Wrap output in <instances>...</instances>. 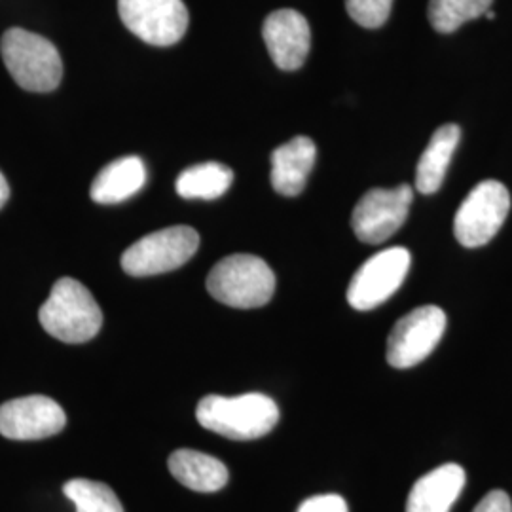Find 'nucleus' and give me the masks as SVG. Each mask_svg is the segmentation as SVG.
<instances>
[{
	"label": "nucleus",
	"instance_id": "nucleus-14",
	"mask_svg": "<svg viewBox=\"0 0 512 512\" xmlns=\"http://www.w3.org/2000/svg\"><path fill=\"white\" fill-rule=\"evenodd\" d=\"M317 148L310 137H294L272 152V186L281 196H298L306 188Z\"/></svg>",
	"mask_w": 512,
	"mask_h": 512
},
{
	"label": "nucleus",
	"instance_id": "nucleus-13",
	"mask_svg": "<svg viewBox=\"0 0 512 512\" xmlns=\"http://www.w3.org/2000/svg\"><path fill=\"white\" fill-rule=\"evenodd\" d=\"M465 480V471L458 463L440 465L412 486L406 512H450L465 488Z\"/></svg>",
	"mask_w": 512,
	"mask_h": 512
},
{
	"label": "nucleus",
	"instance_id": "nucleus-12",
	"mask_svg": "<svg viewBox=\"0 0 512 512\" xmlns=\"http://www.w3.org/2000/svg\"><path fill=\"white\" fill-rule=\"evenodd\" d=\"M262 37L272 61L281 71L300 69L310 54V23L291 8L272 12L264 21Z\"/></svg>",
	"mask_w": 512,
	"mask_h": 512
},
{
	"label": "nucleus",
	"instance_id": "nucleus-11",
	"mask_svg": "<svg viewBox=\"0 0 512 512\" xmlns=\"http://www.w3.org/2000/svg\"><path fill=\"white\" fill-rule=\"evenodd\" d=\"M67 425L63 408L44 395L12 399L0 406V435L10 440L54 437Z\"/></svg>",
	"mask_w": 512,
	"mask_h": 512
},
{
	"label": "nucleus",
	"instance_id": "nucleus-8",
	"mask_svg": "<svg viewBox=\"0 0 512 512\" xmlns=\"http://www.w3.org/2000/svg\"><path fill=\"white\" fill-rule=\"evenodd\" d=\"M446 330V313L439 306H421L395 323L387 338V363L412 368L439 346Z\"/></svg>",
	"mask_w": 512,
	"mask_h": 512
},
{
	"label": "nucleus",
	"instance_id": "nucleus-25",
	"mask_svg": "<svg viewBox=\"0 0 512 512\" xmlns=\"http://www.w3.org/2000/svg\"><path fill=\"white\" fill-rule=\"evenodd\" d=\"M484 16H486V18L488 19H495V12H492V10H488V12L484 14Z\"/></svg>",
	"mask_w": 512,
	"mask_h": 512
},
{
	"label": "nucleus",
	"instance_id": "nucleus-22",
	"mask_svg": "<svg viewBox=\"0 0 512 512\" xmlns=\"http://www.w3.org/2000/svg\"><path fill=\"white\" fill-rule=\"evenodd\" d=\"M296 512H349L348 503L342 495H313L302 501Z\"/></svg>",
	"mask_w": 512,
	"mask_h": 512
},
{
	"label": "nucleus",
	"instance_id": "nucleus-10",
	"mask_svg": "<svg viewBox=\"0 0 512 512\" xmlns=\"http://www.w3.org/2000/svg\"><path fill=\"white\" fill-rule=\"evenodd\" d=\"M118 14L135 37L152 46H173L188 29L183 0H118Z\"/></svg>",
	"mask_w": 512,
	"mask_h": 512
},
{
	"label": "nucleus",
	"instance_id": "nucleus-3",
	"mask_svg": "<svg viewBox=\"0 0 512 512\" xmlns=\"http://www.w3.org/2000/svg\"><path fill=\"white\" fill-rule=\"evenodd\" d=\"M207 291L230 308H262L274 296L275 275L260 256L230 255L207 275Z\"/></svg>",
	"mask_w": 512,
	"mask_h": 512
},
{
	"label": "nucleus",
	"instance_id": "nucleus-19",
	"mask_svg": "<svg viewBox=\"0 0 512 512\" xmlns=\"http://www.w3.org/2000/svg\"><path fill=\"white\" fill-rule=\"evenodd\" d=\"M494 0H429L427 16L435 31L450 35L467 21L482 18Z\"/></svg>",
	"mask_w": 512,
	"mask_h": 512
},
{
	"label": "nucleus",
	"instance_id": "nucleus-20",
	"mask_svg": "<svg viewBox=\"0 0 512 512\" xmlns=\"http://www.w3.org/2000/svg\"><path fill=\"white\" fill-rule=\"evenodd\" d=\"M63 494L73 501L76 512H124L118 495L103 482L73 478L65 482Z\"/></svg>",
	"mask_w": 512,
	"mask_h": 512
},
{
	"label": "nucleus",
	"instance_id": "nucleus-15",
	"mask_svg": "<svg viewBox=\"0 0 512 512\" xmlns=\"http://www.w3.org/2000/svg\"><path fill=\"white\" fill-rule=\"evenodd\" d=\"M169 473L183 486L200 492L215 494L228 484V467L220 459L207 456L198 450H175L169 456Z\"/></svg>",
	"mask_w": 512,
	"mask_h": 512
},
{
	"label": "nucleus",
	"instance_id": "nucleus-4",
	"mask_svg": "<svg viewBox=\"0 0 512 512\" xmlns=\"http://www.w3.org/2000/svg\"><path fill=\"white\" fill-rule=\"evenodd\" d=\"M0 52L12 78L27 92H54L63 78V61L48 38L25 29L2 35Z\"/></svg>",
	"mask_w": 512,
	"mask_h": 512
},
{
	"label": "nucleus",
	"instance_id": "nucleus-21",
	"mask_svg": "<svg viewBox=\"0 0 512 512\" xmlns=\"http://www.w3.org/2000/svg\"><path fill=\"white\" fill-rule=\"evenodd\" d=\"M393 0H346L349 18L366 29H378L389 19Z\"/></svg>",
	"mask_w": 512,
	"mask_h": 512
},
{
	"label": "nucleus",
	"instance_id": "nucleus-7",
	"mask_svg": "<svg viewBox=\"0 0 512 512\" xmlns=\"http://www.w3.org/2000/svg\"><path fill=\"white\" fill-rule=\"evenodd\" d=\"M410 264L412 256L404 247H391L368 258L349 281V306L370 311L384 304L401 289Z\"/></svg>",
	"mask_w": 512,
	"mask_h": 512
},
{
	"label": "nucleus",
	"instance_id": "nucleus-16",
	"mask_svg": "<svg viewBox=\"0 0 512 512\" xmlns=\"http://www.w3.org/2000/svg\"><path fill=\"white\" fill-rule=\"evenodd\" d=\"M147 183V167L141 158L126 156L110 162L95 177L90 194L95 203L126 202Z\"/></svg>",
	"mask_w": 512,
	"mask_h": 512
},
{
	"label": "nucleus",
	"instance_id": "nucleus-1",
	"mask_svg": "<svg viewBox=\"0 0 512 512\" xmlns=\"http://www.w3.org/2000/svg\"><path fill=\"white\" fill-rule=\"evenodd\" d=\"M196 418L211 433L232 440H255L268 435L277 421L279 408L274 399L262 393H245L239 397H203Z\"/></svg>",
	"mask_w": 512,
	"mask_h": 512
},
{
	"label": "nucleus",
	"instance_id": "nucleus-24",
	"mask_svg": "<svg viewBox=\"0 0 512 512\" xmlns=\"http://www.w3.org/2000/svg\"><path fill=\"white\" fill-rule=\"evenodd\" d=\"M10 198V184L4 179V175L0 173V209L6 205Z\"/></svg>",
	"mask_w": 512,
	"mask_h": 512
},
{
	"label": "nucleus",
	"instance_id": "nucleus-18",
	"mask_svg": "<svg viewBox=\"0 0 512 512\" xmlns=\"http://www.w3.org/2000/svg\"><path fill=\"white\" fill-rule=\"evenodd\" d=\"M234 173L219 162H205L184 169L175 188L184 200H217L232 186Z\"/></svg>",
	"mask_w": 512,
	"mask_h": 512
},
{
	"label": "nucleus",
	"instance_id": "nucleus-23",
	"mask_svg": "<svg viewBox=\"0 0 512 512\" xmlns=\"http://www.w3.org/2000/svg\"><path fill=\"white\" fill-rule=\"evenodd\" d=\"M473 512H512L511 497L501 490H494L480 499Z\"/></svg>",
	"mask_w": 512,
	"mask_h": 512
},
{
	"label": "nucleus",
	"instance_id": "nucleus-5",
	"mask_svg": "<svg viewBox=\"0 0 512 512\" xmlns=\"http://www.w3.org/2000/svg\"><path fill=\"white\" fill-rule=\"evenodd\" d=\"M200 247V236L190 226H171L133 243L122 256L124 272L133 277L167 274L184 266Z\"/></svg>",
	"mask_w": 512,
	"mask_h": 512
},
{
	"label": "nucleus",
	"instance_id": "nucleus-6",
	"mask_svg": "<svg viewBox=\"0 0 512 512\" xmlns=\"http://www.w3.org/2000/svg\"><path fill=\"white\" fill-rule=\"evenodd\" d=\"M511 209V194L499 181H482L459 205L454 234L467 249H476L494 239Z\"/></svg>",
	"mask_w": 512,
	"mask_h": 512
},
{
	"label": "nucleus",
	"instance_id": "nucleus-17",
	"mask_svg": "<svg viewBox=\"0 0 512 512\" xmlns=\"http://www.w3.org/2000/svg\"><path fill=\"white\" fill-rule=\"evenodd\" d=\"M459 139L461 129L456 124L440 126L433 133L416 167V188L421 194H435L442 186L448 165L458 148Z\"/></svg>",
	"mask_w": 512,
	"mask_h": 512
},
{
	"label": "nucleus",
	"instance_id": "nucleus-2",
	"mask_svg": "<svg viewBox=\"0 0 512 512\" xmlns=\"http://www.w3.org/2000/svg\"><path fill=\"white\" fill-rule=\"evenodd\" d=\"M44 330L65 344H84L99 334L103 311L93 294L73 277L55 281L52 293L38 311Z\"/></svg>",
	"mask_w": 512,
	"mask_h": 512
},
{
	"label": "nucleus",
	"instance_id": "nucleus-9",
	"mask_svg": "<svg viewBox=\"0 0 512 512\" xmlns=\"http://www.w3.org/2000/svg\"><path fill=\"white\" fill-rule=\"evenodd\" d=\"M412 202L414 190L410 184L368 190L351 215L355 236L370 245L384 243L403 226Z\"/></svg>",
	"mask_w": 512,
	"mask_h": 512
}]
</instances>
